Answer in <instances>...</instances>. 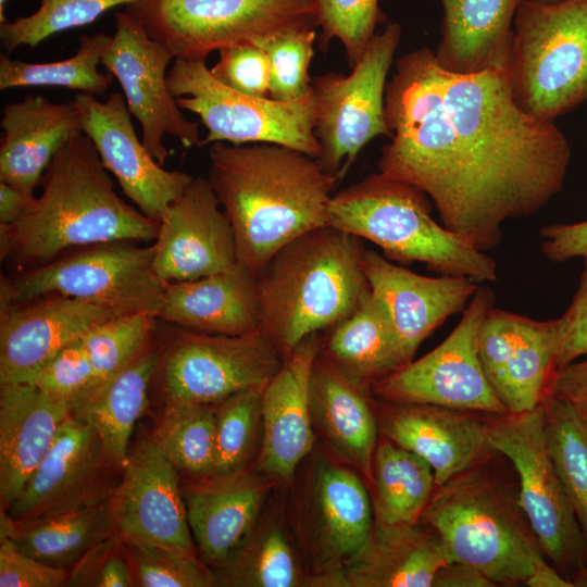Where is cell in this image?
<instances>
[{"instance_id":"cell-1","label":"cell","mask_w":587,"mask_h":587,"mask_svg":"<svg viewBox=\"0 0 587 587\" xmlns=\"http://www.w3.org/2000/svg\"><path fill=\"white\" fill-rule=\"evenodd\" d=\"M390 141L380 173L425 192L441 224L482 251L503 225L528 217L562 189L567 138L514 101L508 65L459 74L427 47L402 54L387 82Z\"/></svg>"},{"instance_id":"cell-2","label":"cell","mask_w":587,"mask_h":587,"mask_svg":"<svg viewBox=\"0 0 587 587\" xmlns=\"http://www.w3.org/2000/svg\"><path fill=\"white\" fill-rule=\"evenodd\" d=\"M208 180L234 229L238 263L255 277L295 238L328 225L338 182L321 162L276 143H211Z\"/></svg>"},{"instance_id":"cell-3","label":"cell","mask_w":587,"mask_h":587,"mask_svg":"<svg viewBox=\"0 0 587 587\" xmlns=\"http://www.w3.org/2000/svg\"><path fill=\"white\" fill-rule=\"evenodd\" d=\"M107 171L84 133L65 142L41 178L40 196L14 223L0 224L1 260L22 272L72 248L154 241L158 223L115 192Z\"/></svg>"},{"instance_id":"cell-4","label":"cell","mask_w":587,"mask_h":587,"mask_svg":"<svg viewBox=\"0 0 587 587\" xmlns=\"http://www.w3.org/2000/svg\"><path fill=\"white\" fill-rule=\"evenodd\" d=\"M365 251L362 239L326 225L295 238L265 264L257 277L259 327L283 361L370 296Z\"/></svg>"},{"instance_id":"cell-5","label":"cell","mask_w":587,"mask_h":587,"mask_svg":"<svg viewBox=\"0 0 587 587\" xmlns=\"http://www.w3.org/2000/svg\"><path fill=\"white\" fill-rule=\"evenodd\" d=\"M430 211L425 192L379 172L333 195L328 225L375 243L390 261L421 262L477 284L495 282L496 261L437 223Z\"/></svg>"},{"instance_id":"cell-6","label":"cell","mask_w":587,"mask_h":587,"mask_svg":"<svg viewBox=\"0 0 587 587\" xmlns=\"http://www.w3.org/2000/svg\"><path fill=\"white\" fill-rule=\"evenodd\" d=\"M422 519L448 562L477 569L495 586L525 585L546 561L525 516L478 466L436 487Z\"/></svg>"},{"instance_id":"cell-7","label":"cell","mask_w":587,"mask_h":587,"mask_svg":"<svg viewBox=\"0 0 587 587\" xmlns=\"http://www.w3.org/2000/svg\"><path fill=\"white\" fill-rule=\"evenodd\" d=\"M508 75L516 104L542 121L587 101V0H522Z\"/></svg>"},{"instance_id":"cell-8","label":"cell","mask_w":587,"mask_h":587,"mask_svg":"<svg viewBox=\"0 0 587 587\" xmlns=\"http://www.w3.org/2000/svg\"><path fill=\"white\" fill-rule=\"evenodd\" d=\"M485 423L491 448L517 473L516 504L541 552L573 586H587V542L550 455L542 404Z\"/></svg>"},{"instance_id":"cell-9","label":"cell","mask_w":587,"mask_h":587,"mask_svg":"<svg viewBox=\"0 0 587 587\" xmlns=\"http://www.w3.org/2000/svg\"><path fill=\"white\" fill-rule=\"evenodd\" d=\"M175 59L316 29V0H139L127 7Z\"/></svg>"},{"instance_id":"cell-10","label":"cell","mask_w":587,"mask_h":587,"mask_svg":"<svg viewBox=\"0 0 587 587\" xmlns=\"http://www.w3.org/2000/svg\"><path fill=\"white\" fill-rule=\"evenodd\" d=\"M205 60L175 59L166 76L178 107L197 114L208 129L200 146L217 141L276 143L319 160L312 91L292 101L245 95L215 79Z\"/></svg>"},{"instance_id":"cell-11","label":"cell","mask_w":587,"mask_h":587,"mask_svg":"<svg viewBox=\"0 0 587 587\" xmlns=\"http://www.w3.org/2000/svg\"><path fill=\"white\" fill-rule=\"evenodd\" d=\"M155 336L154 380L164 400L216 404L242 391L263 390L283 363L260 327L217 335L171 325L161 334L157 325Z\"/></svg>"},{"instance_id":"cell-12","label":"cell","mask_w":587,"mask_h":587,"mask_svg":"<svg viewBox=\"0 0 587 587\" xmlns=\"http://www.w3.org/2000/svg\"><path fill=\"white\" fill-rule=\"evenodd\" d=\"M152 259V245H92L22 271L15 278L1 276L0 301L10 305L60 294L104 304L124 314L145 312L155 316L166 284L154 272Z\"/></svg>"},{"instance_id":"cell-13","label":"cell","mask_w":587,"mask_h":587,"mask_svg":"<svg viewBox=\"0 0 587 587\" xmlns=\"http://www.w3.org/2000/svg\"><path fill=\"white\" fill-rule=\"evenodd\" d=\"M401 34L398 22H387L349 74L329 72L312 80L319 161L338 180L371 140L390 137L385 91Z\"/></svg>"},{"instance_id":"cell-14","label":"cell","mask_w":587,"mask_h":587,"mask_svg":"<svg viewBox=\"0 0 587 587\" xmlns=\"http://www.w3.org/2000/svg\"><path fill=\"white\" fill-rule=\"evenodd\" d=\"M495 294L478 286L460 322L435 349L375 383L385 401L433 404L489 415L508 414L478 358V334Z\"/></svg>"},{"instance_id":"cell-15","label":"cell","mask_w":587,"mask_h":587,"mask_svg":"<svg viewBox=\"0 0 587 587\" xmlns=\"http://www.w3.org/2000/svg\"><path fill=\"white\" fill-rule=\"evenodd\" d=\"M114 18L115 33L101 64L118 80L128 110L140 124L143 146L162 165L168 157L164 135L178 138L185 148L200 146L198 123L185 117L168 89L166 68L174 55L129 10L115 12Z\"/></svg>"},{"instance_id":"cell-16","label":"cell","mask_w":587,"mask_h":587,"mask_svg":"<svg viewBox=\"0 0 587 587\" xmlns=\"http://www.w3.org/2000/svg\"><path fill=\"white\" fill-rule=\"evenodd\" d=\"M122 471L108 455L96 430L70 415L20 496L1 519L25 524L109 499Z\"/></svg>"},{"instance_id":"cell-17","label":"cell","mask_w":587,"mask_h":587,"mask_svg":"<svg viewBox=\"0 0 587 587\" xmlns=\"http://www.w3.org/2000/svg\"><path fill=\"white\" fill-rule=\"evenodd\" d=\"M565 327L564 315L538 321L495 308L488 311L478 334V358L508 413L541 404L558 370Z\"/></svg>"},{"instance_id":"cell-18","label":"cell","mask_w":587,"mask_h":587,"mask_svg":"<svg viewBox=\"0 0 587 587\" xmlns=\"http://www.w3.org/2000/svg\"><path fill=\"white\" fill-rule=\"evenodd\" d=\"M73 102L80 114L83 133L95 145L104 167L137 209L159 223L193 177L164 170L154 160L139 140L121 92H112L104 102L78 92Z\"/></svg>"},{"instance_id":"cell-19","label":"cell","mask_w":587,"mask_h":587,"mask_svg":"<svg viewBox=\"0 0 587 587\" xmlns=\"http://www.w3.org/2000/svg\"><path fill=\"white\" fill-rule=\"evenodd\" d=\"M120 315L124 313L111 307L60 294L0 309V384H34L60 349Z\"/></svg>"},{"instance_id":"cell-20","label":"cell","mask_w":587,"mask_h":587,"mask_svg":"<svg viewBox=\"0 0 587 587\" xmlns=\"http://www.w3.org/2000/svg\"><path fill=\"white\" fill-rule=\"evenodd\" d=\"M153 268L165 284L191 280L238 263L234 229L208 180L192 178L158 223Z\"/></svg>"},{"instance_id":"cell-21","label":"cell","mask_w":587,"mask_h":587,"mask_svg":"<svg viewBox=\"0 0 587 587\" xmlns=\"http://www.w3.org/2000/svg\"><path fill=\"white\" fill-rule=\"evenodd\" d=\"M110 503L122 535L197 552L178 471L151 438L128 452Z\"/></svg>"},{"instance_id":"cell-22","label":"cell","mask_w":587,"mask_h":587,"mask_svg":"<svg viewBox=\"0 0 587 587\" xmlns=\"http://www.w3.org/2000/svg\"><path fill=\"white\" fill-rule=\"evenodd\" d=\"M364 273L371 292L386 307L407 363L449 316L463 312L478 285L465 276L427 277L366 250Z\"/></svg>"},{"instance_id":"cell-23","label":"cell","mask_w":587,"mask_h":587,"mask_svg":"<svg viewBox=\"0 0 587 587\" xmlns=\"http://www.w3.org/2000/svg\"><path fill=\"white\" fill-rule=\"evenodd\" d=\"M386 402L383 414L386 437L424 459L434 472L437 487L479 466L495 452L486 423L469 411Z\"/></svg>"},{"instance_id":"cell-24","label":"cell","mask_w":587,"mask_h":587,"mask_svg":"<svg viewBox=\"0 0 587 587\" xmlns=\"http://www.w3.org/2000/svg\"><path fill=\"white\" fill-rule=\"evenodd\" d=\"M321 345L320 333L305 338L262 390L260 462L274 477L289 478L312 448L310 380Z\"/></svg>"},{"instance_id":"cell-25","label":"cell","mask_w":587,"mask_h":587,"mask_svg":"<svg viewBox=\"0 0 587 587\" xmlns=\"http://www.w3.org/2000/svg\"><path fill=\"white\" fill-rule=\"evenodd\" d=\"M268 484L243 470L196 478L182 487L200 559L222 567L253 529Z\"/></svg>"},{"instance_id":"cell-26","label":"cell","mask_w":587,"mask_h":587,"mask_svg":"<svg viewBox=\"0 0 587 587\" xmlns=\"http://www.w3.org/2000/svg\"><path fill=\"white\" fill-rule=\"evenodd\" d=\"M155 317L166 324L217 335H241L260 323L257 277L237 263L191 280L168 283Z\"/></svg>"},{"instance_id":"cell-27","label":"cell","mask_w":587,"mask_h":587,"mask_svg":"<svg viewBox=\"0 0 587 587\" xmlns=\"http://www.w3.org/2000/svg\"><path fill=\"white\" fill-rule=\"evenodd\" d=\"M0 126V182L29 195L61 147L83 133L73 100L54 103L42 96L7 103Z\"/></svg>"},{"instance_id":"cell-28","label":"cell","mask_w":587,"mask_h":587,"mask_svg":"<svg viewBox=\"0 0 587 587\" xmlns=\"http://www.w3.org/2000/svg\"><path fill=\"white\" fill-rule=\"evenodd\" d=\"M70 411L35 384H0L1 511L20 496Z\"/></svg>"},{"instance_id":"cell-29","label":"cell","mask_w":587,"mask_h":587,"mask_svg":"<svg viewBox=\"0 0 587 587\" xmlns=\"http://www.w3.org/2000/svg\"><path fill=\"white\" fill-rule=\"evenodd\" d=\"M447 562L433 528L377 522L361 550L346 561L340 582L354 587H429Z\"/></svg>"},{"instance_id":"cell-30","label":"cell","mask_w":587,"mask_h":587,"mask_svg":"<svg viewBox=\"0 0 587 587\" xmlns=\"http://www.w3.org/2000/svg\"><path fill=\"white\" fill-rule=\"evenodd\" d=\"M158 362L159 348L154 333L125 366L102 383L84 390L71 403V415L96 430L105 452L121 470L128 457L134 427L147 408Z\"/></svg>"},{"instance_id":"cell-31","label":"cell","mask_w":587,"mask_h":587,"mask_svg":"<svg viewBox=\"0 0 587 587\" xmlns=\"http://www.w3.org/2000/svg\"><path fill=\"white\" fill-rule=\"evenodd\" d=\"M522 0H439L441 67L472 74L508 65L513 24Z\"/></svg>"},{"instance_id":"cell-32","label":"cell","mask_w":587,"mask_h":587,"mask_svg":"<svg viewBox=\"0 0 587 587\" xmlns=\"http://www.w3.org/2000/svg\"><path fill=\"white\" fill-rule=\"evenodd\" d=\"M364 386L333 364L320 350L310 380L311 414L333 448L371 474L376 447V422Z\"/></svg>"},{"instance_id":"cell-33","label":"cell","mask_w":587,"mask_h":587,"mask_svg":"<svg viewBox=\"0 0 587 587\" xmlns=\"http://www.w3.org/2000/svg\"><path fill=\"white\" fill-rule=\"evenodd\" d=\"M328 330L321 352L364 386L372 387L408 364L389 313L372 292L351 315Z\"/></svg>"},{"instance_id":"cell-34","label":"cell","mask_w":587,"mask_h":587,"mask_svg":"<svg viewBox=\"0 0 587 587\" xmlns=\"http://www.w3.org/2000/svg\"><path fill=\"white\" fill-rule=\"evenodd\" d=\"M110 498L25 524H11L1 519L0 534L10 537L29 555L70 570L97 544L117 532Z\"/></svg>"},{"instance_id":"cell-35","label":"cell","mask_w":587,"mask_h":587,"mask_svg":"<svg viewBox=\"0 0 587 587\" xmlns=\"http://www.w3.org/2000/svg\"><path fill=\"white\" fill-rule=\"evenodd\" d=\"M377 522L416 524L437 487L430 465L392 441H382L374 454Z\"/></svg>"},{"instance_id":"cell-36","label":"cell","mask_w":587,"mask_h":587,"mask_svg":"<svg viewBox=\"0 0 587 587\" xmlns=\"http://www.w3.org/2000/svg\"><path fill=\"white\" fill-rule=\"evenodd\" d=\"M316 504L328 550L336 559L348 561L365 545L373 529L365 487L349 470L327 466L319 477Z\"/></svg>"},{"instance_id":"cell-37","label":"cell","mask_w":587,"mask_h":587,"mask_svg":"<svg viewBox=\"0 0 587 587\" xmlns=\"http://www.w3.org/2000/svg\"><path fill=\"white\" fill-rule=\"evenodd\" d=\"M151 439L178 472L193 479L214 473V404L164 400Z\"/></svg>"},{"instance_id":"cell-38","label":"cell","mask_w":587,"mask_h":587,"mask_svg":"<svg viewBox=\"0 0 587 587\" xmlns=\"http://www.w3.org/2000/svg\"><path fill=\"white\" fill-rule=\"evenodd\" d=\"M111 36L104 33L80 35L79 47L70 59L28 63L0 55V90L27 86H58L88 95H104L114 76L98 71Z\"/></svg>"},{"instance_id":"cell-39","label":"cell","mask_w":587,"mask_h":587,"mask_svg":"<svg viewBox=\"0 0 587 587\" xmlns=\"http://www.w3.org/2000/svg\"><path fill=\"white\" fill-rule=\"evenodd\" d=\"M541 404L550 455L587 542V419L550 394Z\"/></svg>"},{"instance_id":"cell-40","label":"cell","mask_w":587,"mask_h":587,"mask_svg":"<svg viewBox=\"0 0 587 587\" xmlns=\"http://www.w3.org/2000/svg\"><path fill=\"white\" fill-rule=\"evenodd\" d=\"M253 530V529H252ZM215 570V584L240 587H291L299 584V571L291 547L278 527L252 533Z\"/></svg>"},{"instance_id":"cell-41","label":"cell","mask_w":587,"mask_h":587,"mask_svg":"<svg viewBox=\"0 0 587 587\" xmlns=\"http://www.w3.org/2000/svg\"><path fill=\"white\" fill-rule=\"evenodd\" d=\"M122 539L135 587L216 586L213 571L197 552L130 536Z\"/></svg>"},{"instance_id":"cell-42","label":"cell","mask_w":587,"mask_h":587,"mask_svg":"<svg viewBox=\"0 0 587 587\" xmlns=\"http://www.w3.org/2000/svg\"><path fill=\"white\" fill-rule=\"evenodd\" d=\"M139 0H41L37 11L0 23V39L7 53L21 46L36 47L46 38L95 22L105 11Z\"/></svg>"},{"instance_id":"cell-43","label":"cell","mask_w":587,"mask_h":587,"mask_svg":"<svg viewBox=\"0 0 587 587\" xmlns=\"http://www.w3.org/2000/svg\"><path fill=\"white\" fill-rule=\"evenodd\" d=\"M157 324L154 315L139 312L120 315L90 328L82 337L93 371L87 388L125 366L153 337Z\"/></svg>"},{"instance_id":"cell-44","label":"cell","mask_w":587,"mask_h":587,"mask_svg":"<svg viewBox=\"0 0 587 587\" xmlns=\"http://www.w3.org/2000/svg\"><path fill=\"white\" fill-rule=\"evenodd\" d=\"M262 390L236 394L214 404V473L223 475L243 469L262 426Z\"/></svg>"},{"instance_id":"cell-45","label":"cell","mask_w":587,"mask_h":587,"mask_svg":"<svg viewBox=\"0 0 587 587\" xmlns=\"http://www.w3.org/2000/svg\"><path fill=\"white\" fill-rule=\"evenodd\" d=\"M320 48L328 49L337 38L352 68L375 36L378 23L386 20L379 0H316Z\"/></svg>"},{"instance_id":"cell-46","label":"cell","mask_w":587,"mask_h":587,"mask_svg":"<svg viewBox=\"0 0 587 587\" xmlns=\"http://www.w3.org/2000/svg\"><path fill=\"white\" fill-rule=\"evenodd\" d=\"M316 29L299 30L255 42L270 63L268 96L277 101H292L309 96L312 80L309 68L314 54Z\"/></svg>"},{"instance_id":"cell-47","label":"cell","mask_w":587,"mask_h":587,"mask_svg":"<svg viewBox=\"0 0 587 587\" xmlns=\"http://www.w3.org/2000/svg\"><path fill=\"white\" fill-rule=\"evenodd\" d=\"M82 337L67 344L51 357L34 382L47 396L66 402L70 407L93 378L92 366Z\"/></svg>"},{"instance_id":"cell-48","label":"cell","mask_w":587,"mask_h":587,"mask_svg":"<svg viewBox=\"0 0 587 587\" xmlns=\"http://www.w3.org/2000/svg\"><path fill=\"white\" fill-rule=\"evenodd\" d=\"M218 53V61L210 68L215 79L241 93L267 97L270 63L260 46L240 42L224 47Z\"/></svg>"},{"instance_id":"cell-49","label":"cell","mask_w":587,"mask_h":587,"mask_svg":"<svg viewBox=\"0 0 587 587\" xmlns=\"http://www.w3.org/2000/svg\"><path fill=\"white\" fill-rule=\"evenodd\" d=\"M71 587H134L132 569L121 533L116 532L91 548L70 569Z\"/></svg>"},{"instance_id":"cell-50","label":"cell","mask_w":587,"mask_h":587,"mask_svg":"<svg viewBox=\"0 0 587 587\" xmlns=\"http://www.w3.org/2000/svg\"><path fill=\"white\" fill-rule=\"evenodd\" d=\"M0 587H67L70 570L49 565L0 536Z\"/></svg>"},{"instance_id":"cell-51","label":"cell","mask_w":587,"mask_h":587,"mask_svg":"<svg viewBox=\"0 0 587 587\" xmlns=\"http://www.w3.org/2000/svg\"><path fill=\"white\" fill-rule=\"evenodd\" d=\"M563 315L566 327L558 357V369L587 354V259L584 260L578 288Z\"/></svg>"},{"instance_id":"cell-52","label":"cell","mask_w":587,"mask_h":587,"mask_svg":"<svg viewBox=\"0 0 587 587\" xmlns=\"http://www.w3.org/2000/svg\"><path fill=\"white\" fill-rule=\"evenodd\" d=\"M539 235L541 251L547 260L561 263L571 259H587V220L547 225Z\"/></svg>"},{"instance_id":"cell-53","label":"cell","mask_w":587,"mask_h":587,"mask_svg":"<svg viewBox=\"0 0 587 587\" xmlns=\"http://www.w3.org/2000/svg\"><path fill=\"white\" fill-rule=\"evenodd\" d=\"M547 394L566 401L587 419V354L558 369Z\"/></svg>"},{"instance_id":"cell-54","label":"cell","mask_w":587,"mask_h":587,"mask_svg":"<svg viewBox=\"0 0 587 587\" xmlns=\"http://www.w3.org/2000/svg\"><path fill=\"white\" fill-rule=\"evenodd\" d=\"M434 587H492L477 569L462 562H447L436 573Z\"/></svg>"},{"instance_id":"cell-55","label":"cell","mask_w":587,"mask_h":587,"mask_svg":"<svg viewBox=\"0 0 587 587\" xmlns=\"http://www.w3.org/2000/svg\"><path fill=\"white\" fill-rule=\"evenodd\" d=\"M34 195L0 182V224H12L25 212Z\"/></svg>"},{"instance_id":"cell-56","label":"cell","mask_w":587,"mask_h":587,"mask_svg":"<svg viewBox=\"0 0 587 587\" xmlns=\"http://www.w3.org/2000/svg\"><path fill=\"white\" fill-rule=\"evenodd\" d=\"M529 587H574L552 565L546 561L539 564L526 580Z\"/></svg>"},{"instance_id":"cell-57","label":"cell","mask_w":587,"mask_h":587,"mask_svg":"<svg viewBox=\"0 0 587 587\" xmlns=\"http://www.w3.org/2000/svg\"><path fill=\"white\" fill-rule=\"evenodd\" d=\"M8 0H0V23L8 21L4 16V7Z\"/></svg>"},{"instance_id":"cell-58","label":"cell","mask_w":587,"mask_h":587,"mask_svg":"<svg viewBox=\"0 0 587 587\" xmlns=\"http://www.w3.org/2000/svg\"><path fill=\"white\" fill-rule=\"evenodd\" d=\"M539 1H542V2H546V3H554V2H560V1H563V0H539Z\"/></svg>"}]
</instances>
